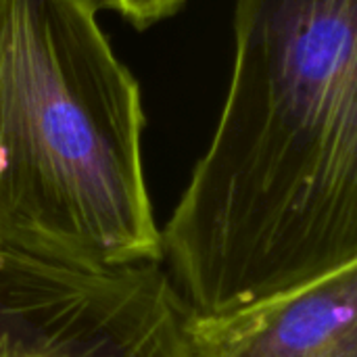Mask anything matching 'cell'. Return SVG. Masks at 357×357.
Segmentation results:
<instances>
[{"label": "cell", "instance_id": "277c9868", "mask_svg": "<svg viewBox=\"0 0 357 357\" xmlns=\"http://www.w3.org/2000/svg\"><path fill=\"white\" fill-rule=\"evenodd\" d=\"M188 357H357V266L222 316L186 314Z\"/></svg>", "mask_w": 357, "mask_h": 357}, {"label": "cell", "instance_id": "6da1fadb", "mask_svg": "<svg viewBox=\"0 0 357 357\" xmlns=\"http://www.w3.org/2000/svg\"><path fill=\"white\" fill-rule=\"evenodd\" d=\"M188 314L357 266V0H238L211 144L159 230Z\"/></svg>", "mask_w": 357, "mask_h": 357}, {"label": "cell", "instance_id": "3957f363", "mask_svg": "<svg viewBox=\"0 0 357 357\" xmlns=\"http://www.w3.org/2000/svg\"><path fill=\"white\" fill-rule=\"evenodd\" d=\"M161 264L77 270L0 249V357H188Z\"/></svg>", "mask_w": 357, "mask_h": 357}, {"label": "cell", "instance_id": "7a4b0ae2", "mask_svg": "<svg viewBox=\"0 0 357 357\" xmlns=\"http://www.w3.org/2000/svg\"><path fill=\"white\" fill-rule=\"evenodd\" d=\"M94 0H0V249L77 270L161 264L140 86Z\"/></svg>", "mask_w": 357, "mask_h": 357}, {"label": "cell", "instance_id": "5b68a950", "mask_svg": "<svg viewBox=\"0 0 357 357\" xmlns=\"http://www.w3.org/2000/svg\"><path fill=\"white\" fill-rule=\"evenodd\" d=\"M96 6H105L121 15L136 29H146L172 15H176L186 0H94Z\"/></svg>", "mask_w": 357, "mask_h": 357}]
</instances>
